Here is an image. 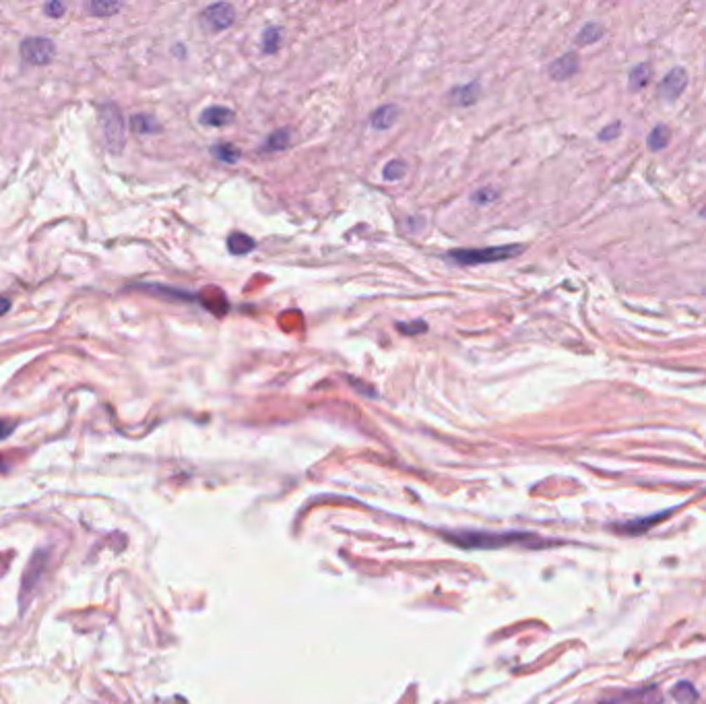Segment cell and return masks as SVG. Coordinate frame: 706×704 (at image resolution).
Returning a JSON list of instances; mask_svg holds the SVG:
<instances>
[{
  "mask_svg": "<svg viewBox=\"0 0 706 704\" xmlns=\"http://www.w3.org/2000/svg\"><path fill=\"white\" fill-rule=\"evenodd\" d=\"M454 543L465 546V548H500V546H510V543H539L545 546L548 541H541L539 535L531 533H452L450 535Z\"/></svg>",
  "mask_w": 706,
  "mask_h": 704,
  "instance_id": "obj_1",
  "label": "cell"
},
{
  "mask_svg": "<svg viewBox=\"0 0 706 704\" xmlns=\"http://www.w3.org/2000/svg\"><path fill=\"white\" fill-rule=\"evenodd\" d=\"M522 252V246H491V248H461L446 255V259L456 264H483L496 260L512 259Z\"/></svg>",
  "mask_w": 706,
  "mask_h": 704,
  "instance_id": "obj_2",
  "label": "cell"
},
{
  "mask_svg": "<svg viewBox=\"0 0 706 704\" xmlns=\"http://www.w3.org/2000/svg\"><path fill=\"white\" fill-rule=\"evenodd\" d=\"M100 124L104 133V141L111 153H120L126 145V124L124 116L114 104H104L100 106Z\"/></svg>",
  "mask_w": 706,
  "mask_h": 704,
  "instance_id": "obj_3",
  "label": "cell"
},
{
  "mask_svg": "<svg viewBox=\"0 0 706 704\" xmlns=\"http://www.w3.org/2000/svg\"><path fill=\"white\" fill-rule=\"evenodd\" d=\"M54 54H56L54 41L48 37H27L21 43V58L34 67H43L52 62Z\"/></svg>",
  "mask_w": 706,
  "mask_h": 704,
  "instance_id": "obj_4",
  "label": "cell"
},
{
  "mask_svg": "<svg viewBox=\"0 0 706 704\" xmlns=\"http://www.w3.org/2000/svg\"><path fill=\"white\" fill-rule=\"evenodd\" d=\"M201 19H203V25H207L211 32H223L233 25L236 11L227 2H215V4H209L201 13Z\"/></svg>",
  "mask_w": 706,
  "mask_h": 704,
  "instance_id": "obj_5",
  "label": "cell"
},
{
  "mask_svg": "<svg viewBox=\"0 0 706 704\" xmlns=\"http://www.w3.org/2000/svg\"><path fill=\"white\" fill-rule=\"evenodd\" d=\"M688 87V73L681 67H675L673 71L665 74V79L659 85V95L665 102H675Z\"/></svg>",
  "mask_w": 706,
  "mask_h": 704,
  "instance_id": "obj_6",
  "label": "cell"
},
{
  "mask_svg": "<svg viewBox=\"0 0 706 704\" xmlns=\"http://www.w3.org/2000/svg\"><path fill=\"white\" fill-rule=\"evenodd\" d=\"M601 704H661V694L657 692L655 686H651V688H642V690H632V692L618 694L613 698L603 700Z\"/></svg>",
  "mask_w": 706,
  "mask_h": 704,
  "instance_id": "obj_7",
  "label": "cell"
},
{
  "mask_svg": "<svg viewBox=\"0 0 706 704\" xmlns=\"http://www.w3.org/2000/svg\"><path fill=\"white\" fill-rule=\"evenodd\" d=\"M576 71H578V56L574 52H568V54L559 56L557 60L550 65V76L556 79V81H566Z\"/></svg>",
  "mask_w": 706,
  "mask_h": 704,
  "instance_id": "obj_8",
  "label": "cell"
},
{
  "mask_svg": "<svg viewBox=\"0 0 706 704\" xmlns=\"http://www.w3.org/2000/svg\"><path fill=\"white\" fill-rule=\"evenodd\" d=\"M669 515H671V510H663V513H657V515H653V517H646V519H636V520H626V522H620V524H616L613 529H616V531H620V533L638 535V533H642V531L651 529L653 524L661 522V520L665 519V517H669Z\"/></svg>",
  "mask_w": 706,
  "mask_h": 704,
  "instance_id": "obj_9",
  "label": "cell"
},
{
  "mask_svg": "<svg viewBox=\"0 0 706 704\" xmlns=\"http://www.w3.org/2000/svg\"><path fill=\"white\" fill-rule=\"evenodd\" d=\"M399 120V108L393 106V104H386V106H380L378 110H374L370 118L372 128L376 130H386L391 128L395 122Z\"/></svg>",
  "mask_w": 706,
  "mask_h": 704,
  "instance_id": "obj_10",
  "label": "cell"
},
{
  "mask_svg": "<svg viewBox=\"0 0 706 704\" xmlns=\"http://www.w3.org/2000/svg\"><path fill=\"white\" fill-rule=\"evenodd\" d=\"M201 122L207 124V126H215V128L227 126V124L233 122V111L229 108H223V106H211L201 114Z\"/></svg>",
  "mask_w": 706,
  "mask_h": 704,
  "instance_id": "obj_11",
  "label": "cell"
},
{
  "mask_svg": "<svg viewBox=\"0 0 706 704\" xmlns=\"http://www.w3.org/2000/svg\"><path fill=\"white\" fill-rule=\"evenodd\" d=\"M254 246H257V242L242 231H233L227 238V248H229L231 255H248V252L254 250Z\"/></svg>",
  "mask_w": 706,
  "mask_h": 704,
  "instance_id": "obj_12",
  "label": "cell"
},
{
  "mask_svg": "<svg viewBox=\"0 0 706 704\" xmlns=\"http://www.w3.org/2000/svg\"><path fill=\"white\" fill-rule=\"evenodd\" d=\"M477 93H480V87L477 83H469V85H463V87H456L452 89L450 97L456 106H469L477 100Z\"/></svg>",
  "mask_w": 706,
  "mask_h": 704,
  "instance_id": "obj_13",
  "label": "cell"
},
{
  "mask_svg": "<svg viewBox=\"0 0 706 704\" xmlns=\"http://www.w3.org/2000/svg\"><path fill=\"white\" fill-rule=\"evenodd\" d=\"M671 141V133L665 124H657L651 133H649V139H646V145L651 151H661L665 149Z\"/></svg>",
  "mask_w": 706,
  "mask_h": 704,
  "instance_id": "obj_14",
  "label": "cell"
},
{
  "mask_svg": "<svg viewBox=\"0 0 706 704\" xmlns=\"http://www.w3.org/2000/svg\"><path fill=\"white\" fill-rule=\"evenodd\" d=\"M130 126L135 133L139 135H155L159 130V124L153 116H147V114H137L130 118Z\"/></svg>",
  "mask_w": 706,
  "mask_h": 704,
  "instance_id": "obj_15",
  "label": "cell"
},
{
  "mask_svg": "<svg viewBox=\"0 0 706 704\" xmlns=\"http://www.w3.org/2000/svg\"><path fill=\"white\" fill-rule=\"evenodd\" d=\"M601 37H603V27H601L599 23H587V25L576 34L574 41H576V46H591V43H597Z\"/></svg>",
  "mask_w": 706,
  "mask_h": 704,
  "instance_id": "obj_16",
  "label": "cell"
},
{
  "mask_svg": "<svg viewBox=\"0 0 706 704\" xmlns=\"http://www.w3.org/2000/svg\"><path fill=\"white\" fill-rule=\"evenodd\" d=\"M287 145H290V130H287V128H279V130L271 133V137L264 141L262 153H269V151H283Z\"/></svg>",
  "mask_w": 706,
  "mask_h": 704,
  "instance_id": "obj_17",
  "label": "cell"
},
{
  "mask_svg": "<svg viewBox=\"0 0 706 704\" xmlns=\"http://www.w3.org/2000/svg\"><path fill=\"white\" fill-rule=\"evenodd\" d=\"M630 89L632 91H640L649 85L651 81V69L646 65H636L630 71Z\"/></svg>",
  "mask_w": 706,
  "mask_h": 704,
  "instance_id": "obj_18",
  "label": "cell"
},
{
  "mask_svg": "<svg viewBox=\"0 0 706 704\" xmlns=\"http://www.w3.org/2000/svg\"><path fill=\"white\" fill-rule=\"evenodd\" d=\"M87 8L95 17H111L114 13H118L122 8V4L120 2H110V0H95V2H89Z\"/></svg>",
  "mask_w": 706,
  "mask_h": 704,
  "instance_id": "obj_19",
  "label": "cell"
},
{
  "mask_svg": "<svg viewBox=\"0 0 706 704\" xmlns=\"http://www.w3.org/2000/svg\"><path fill=\"white\" fill-rule=\"evenodd\" d=\"M673 698H675L679 704H690L698 698V692L694 690L692 684H688V682H679V684L673 688Z\"/></svg>",
  "mask_w": 706,
  "mask_h": 704,
  "instance_id": "obj_20",
  "label": "cell"
},
{
  "mask_svg": "<svg viewBox=\"0 0 706 704\" xmlns=\"http://www.w3.org/2000/svg\"><path fill=\"white\" fill-rule=\"evenodd\" d=\"M281 43V32L277 27H271L262 34V50L264 54H275Z\"/></svg>",
  "mask_w": 706,
  "mask_h": 704,
  "instance_id": "obj_21",
  "label": "cell"
},
{
  "mask_svg": "<svg viewBox=\"0 0 706 704\" xmlns=\"http://www.w3.org/2000/svg\"><path fill=\"white\" fill-rule=\"evenodd\" d=\"M211 151H213V155H215L217 159H222V161H225V163H233V161H238V157H240V151H238V147H233V145H229V143L215 145V147L211 149Z\"/></svg>",
  "mask_w": 706,
  "mask_h": 704,
  "instance_id": "obj_22",
  "label": "cell"
},
{
  "mask_svg": "<svg viewBox=\"0 0 706 704\" xmlns=\"http://www.w3.org/2000/svg\"><path fill=\"white\" fill-rule=\"evenodd\" d=\"M403 174H405V161H401V159H393V161H388L386 168H384V178L391 180V182L403 178Z\"/></svg>",
  "mask_w": 706,
  "mask_h": 704,
  "instance_id": "obj_23",
  "label": "cell"
},
{
  "mask_svg": "<svg viewBox=\"0 0 706 704\" xmlns=\"http://www.w3.org/2000/svg\"><path fill=\"white\" fill-rule=\"evenodd\" d=\"M397 327L401 329V333H403V334L423 333V331L428 329V325H426L423 320H415V323H399Z\"/></svg>",
  "mask_w": 706,
  "mask_h": 704,
  "instance_id": "obj_24",
  "label": "cell"
},
{
  "mask_svg": "<svg viewBox=\"0 0 706 704\" xmlns=\"http://www.w3.org/2000/svg\"><path fill=\"white\" fill-rule=\"evenodd\" d=\"M65 11H67V6H65L62 2H48V4L43 6V13H46L48 17H52V19H58V17H62V15H65Z\"/></svg>",
  "mask_w": 706,
  "mask_h": 704,
  "instance_id": "obj_25",
  "label": "cell"
},
{
  "mask_svg": "<svg viewBox=\"0 0 706 704\" xmlns=\"http://www.w3.org/2000/svg\"><path fill=\"white\" fill-rule=\"evenodd\" d=\"M618 135H620V122H613L611 126H605V128L601 130L599 139H601V141H611V139H616Z\"/></svg>",
  "mask_w": 706,
  "mask_h": 704,
  "instance_id": "obj_26",
  "label": "cell"
},
{
  "mask_svg": "<svg viewBox=\"0 0 706 704\" xmlns=\"http://www.w3.org/2000/svg\"><path fill=\"white\" fill-rule=\"evenodd\" d=\"M13 430H15V424H13V421H6V419H0V440L8 438Z\"/></svg>",
  "mask_w": 706,
  "mask_h": 704,
  "instance_id": "obj_27",
  "label": "cell"
},
{
  "mask_svg": "<svg viewBox=\"0 0 706 704\" xmlns=\"http://www.w3.org/2000/svg\"><path fill=\"white\" fill-rule=\"evenodd\" d=\"M494 196H496V192H489V190H480V192H475L473 201H475V203H480V205H483V203H489V201H494Z\"/></svg>",
  "mask_w": 706,
  "mask_h": 704,
  "instance_id": "obj_28",
  "label": "cell"
},
{
  "mask_svg": "<svg viewBox=\"0 0 706 704\" xmlns=\"http://www.w3.org/2000/svg\"><path fill=\"white\" fill-rule=\"evenodd\" d=\"M11 310V302L8 299H4V297H0V316L2 314H6Z\"/></svg>",
  "mask_w": 706,
  "mask_h": 704,
  "instance_id": "obj_29",
  "label": "cell"
},
{
  "mask_svg": "<svg viewBox=\"0 0 706 704\" xmlns=\"http://www.w3.org/2000/svg\"><path fill=\"white\" fill-rule=\"evenodd\" d=\"M700 217H705L706 219V207H702V211H700Z\"/></svg>",
  "mask_w": 706,
  "mask_h": 704,
  "instance_id": "obj_30",
  "label": "cell"
}]
</instances>
